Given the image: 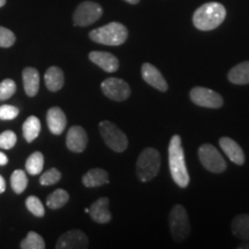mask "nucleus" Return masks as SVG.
<instances>
[{
	"label": "nucleus",
	"mask_w": 249,
	"mask_h": 249,
	"mask_svg": "<svg viewBox=\"0 0 249 249\" xmlns=\"http://www.w3.org/2000/svg\"><path fill=\"white\" fill-rule=\"evenodd\" d=\"M99 132L107 145L116 152H123L128 147V139L126 134L116 124L111 121H102L99 124Z\"/></svg>",
	"instance_id": "nucleus-5"
},
{
	"label": "nucleus",
	"mask_w": 249,
	"mask_h": 249,
	"mask_svg": "<svg viewBox=\"0 0 249 249\" xmlns=\"http://www.w3.org/2000/svg\"><path fill=\"white\" fill-rule=\"evenodd\" d=\"M18 116V108L13 105H1L0 107V119L13 120Z\"/></svg>",
	"instance_id": "nucleus-33"
},
{
	"label": "nucleus",
	"mask_w": 249,
	"mask_h": 249,
	"mask_svg": "<svg viewBox=\"0 0 249 249\" xmlns=\"http://www.w3.org/2000/svg\"><path fill=\"white\" fill-rule=\"evenodd\" d=\"M192 102L194 104L202 107L208 108H219L223 107L224 101L219 93L213 91V90L203 88V87H195L191 90Z\"/></svg>",
	"instance_id": "nucleus-9"
},
{
	"label": "nucleus",
	"mask_w": 249,
	"mask_h": 249,
	"mask_svg": "<svg viewBox=\"0 0 249 249\" xmlns=\"http://www.w3.org/2000/svg\"><path fill=\"white\" fill-rule=\"evenodd\" d=\"M103 15L102 6L93 1H83L77 6L73 15L74 26L88 27L98 21Z\"/></svg>",
	"instance_id": "nucleus-7"
},
{
	"label": "nucleus",
	"mask_w": 249,
	"mask_h": 249,
	"mask_svg": "<svg viewBox=\"0 0 249 249\" xmlns=\"http://www.w3.org/2000/svg\"><path fill=\"white\" fill-rule=\"evenodd\" d=\"M23 138L26 139L27 142H33L38 138L40 132V121L37 117L30 116L23 123L22 126Z\"/></svg>",
	"instance_id": "nucleus-23"
},
{
	"label": "nucleus",
	"mask_w": 249,
	"mask_h": 249,
	"mask_svg": "<svg viewBox=\"0 0 249 249\" xmlns=\"http://www.w3.org/2000/svg\"><path fill=\"white\" fill-rule=\"evenodd\" d=\"M61 173L57 169H50L40 176L39 183L42 186H52L60 181Z\"/></svg>",
	"instance_id": "nucleus-30"
},
{
	"label": "nucleus",
	"mask_w": 249,
	"mask_h": 249,
	"mask_svg": "<svg viewBox=\"0 0 249 249\" xmlns=\"http://www.w3.org/2000/svg\"><path fill=\"white\" fill-rule=\"evenodd\" d=\"M18 138L13 130H5L0 134V149L9 150L17 144Z\"/></svg>",
	"instance_id": "nucleus-31"
},
{
	"label": "nucleus",
	"mask_w": 249,
	"mask_h": 249,
	"mask_svg": "<svg viewBox=\"0 0 249 249\" xmlns=\"http://www.w3.org/2000/svg\"><path fill=\"white\" fill-rule=\"evenodd\" d=\"M124 1H126V2H128V4H132V5H135V4H138V2L140 1V0H124Z\"/></svg>",
	"instance_id": "nucleus-36"
},
{
	"label": "nucleus",
	"mask_w": 249,
	"mask_h": 249,
	"mask_svg": "<svg viewBox=\"0 0 249 249\" xmlns=\"http://www.w3.org/2000/svg\"><path fill=\"white\" fill-rule=\"evenodd\" d=\"M89 240L82 231L71 230L60 235L55 248L57 249H86L88 248Z\"/></svg>",
	"instance_id": "nucleus-11"
},
{
	"label": "nucleus",
	"mask_w": 249,
	"mask_h": 249,
	"mask_svg": "<svg viewBox=\"0 0 249 249\" xmlns=\"http://www.w3.org/2000/svg\"><path fill=\"white\" fill-rule=\"evenodd\" d=\"M26 207L27 209L30 211L34 216L36 217H44L45 214V209L44 205H43L42 202L37 196H29L26 200Z\"/></svg>",
	"instance_id": "nucleus-28"
},
{
	"label": "nucleus",
	"mask_w": 249,
	"mask_h": 249,
	"mask_svg": "<svg viewBox=\"0 0 249 249\" xmlns=\"http://www.w3.org/2000/svg\"><path fill=\"white\" fill-rule=\"evenodd\" d=\"M170 230L174 241L182 242L191 232L188 213L182 205H174L170 213Z\"/></svg>",
	"instance_id": "nucleus-6"
},
{
	"label": "nucleus",
	"mask_w": 249,
	"mask_h": 249,
	"mask_svg": "<svg viewBox=\"0 0 249 249\" xmlns=\"http://www.w3.org/2000/svg\"><path fill=\"white\" fill-rule=\"evenodd\" d=\"M169 165L173 181L181 188L189 185V174L187 171L185 152L181 145V138L173 135L169 144Z\"/></svg>",
	"instance_id": "nucleus-1"
},
{
	"label": "nucleus",
	"mask_w": 249,
	"mask_h": 249,
	"mask_svg": "<svg viewBox=\"0 0 249 249\" xmlns=\"http://www.w3.org/2000/svg\"><path fill=\"white\" fill-rule=\"evenodd\" d=\"M44 167V156L42 152H33L26 161V170L31 176H37L43 171Z\"/></svg>",
	"instance_id": "nucleus-25"
},
{
	"label": "nucleus",
	"mask_w": 249,
	"mask_h": 249,
	"mask_svg": "<svg viewBox=\"0 0 249 249\" xmlns=\"http://www.w3.org/2000/svg\"><path fill=\"white\" fill-rule=\"evenodd\" d=\"M108 207H110V201L107 197H101L93 202L91 207L89 208L90 217L93 222L98 224H107L110 222L112 214Z\"/></svg>",
	"instance_id": "nucleus-16"
},
{
	"label": "nucleus",
	"mask_w": 249,
	"mask_h": 249,
	"mask_svg": "<svg viewBox=\"0 0 249 249\" xmlns=\"http://www.w3.org/2000/svg\"><path fill=\"white\" fill-rule=\"evenodd\" d=\"M68 200H70V194L65 189L59 188L46 197V205L52 210L60 209L65 204H67Z\"/></svg>",
	"instance_id": "nucleus-24"
},
{
	"label": "nucleus",
	"mask_w": 249,
	"mask_h": 249,
	"mask_svg": "<svg viewBox=\"0 0 249 249\" xmlns=\"http://www.w3.org/2000/svg\"><path fill=\"white\" fill-rule=\"evenodd\" d=\"M102 91L112 101L123 102L130 96V88L126 81L118 77H108L101 85Z\"/></svg>",
	"instance_id": "nucleus-10"
},
{
	"label": "nucleus",
	"mask_w": 249,
	"mask_h": 249,
	"mask_svg": "<svg viewBox=\"0 0 249 249\" xmlns=\"http://www.w3.org/2000/svg\"><path fill=\"white\" fill-rule=\"evenodd\" d=\"M226 18V9L219 2H207L195 11L193 23L198 30L209 31L216 29Z\"/></svg>",
	"instance_id": "nucleus-2"
},
{
	"label": "nucleus",
	"mask_w": 249,
	"mask_h": 249,
	"mask_svg": "<svg viewBox=\"0 0 249 249\" xmlns=\"http://www.w3.org/2000/svg\"><path fill=\"white\" fill-rule=\"evenodd\" d=\"M238 248H239V249H249V244H244V245L239 246Z\"/></svg>",
	"instance_id": "nucleus-37"
},
{
	"label": "nucleus",
	"mask_w": 249,
	"mask_h": 249,
	"mask_svg": "<svg viewBox=\"0 0 249 249\" xmlns=\"http://www.w3.org/2000/svg\"><path fill=\"white\" fill-rule=\"evenodd\" d=\"M11 186L15 194H22L28 186L26 172L22 170H15L11 176Z\"/></svg>",
	"instance_id": "nucleus-26"
},
{
	"label": "nucleus",
	"mask_w": 249,
	"mask_h": 249,
	"mask_svg": "<svg viewBox=\"0 0 249 249\" xmlns=\"http://www.w3.org/2000/svg\"><path fill=\"white\" fill-rule=\"evenodd\" d=\"M44 81L46 88H48L50 91H59V90L64 87L65 83L64 71H62L59 67H50L45 73Z\"/></svg>",
	"instance_id": "nucleus-19"
},
{
	"label": "nucleus",
	"mask_w": 249,
	"mask_h": 249,
	"mask_svg": "<svg viewBox=\"0 0 249 249\" xmlns=\"http://www.w3.org/2000/svg\"><path fill=\"white\" fill-rule=\"evenodd\" d=\"M20 247L22 249H44L45 242L38 233L30 231L26 238L21 241Z\"/></svg>",
	"instance_id": "nucleus-27"
},
{
	"label": "nucleus",
	"mask_w": 249,
	"mask_h": 249,
	"mask_svg": "<svg viewBox=\"0 0 249 249\" xmlns=\"http://www.w3.org/2000/svg\"><path fill=\"white\" fill-rule=\"evenodd\" d=\"M17 92V83L12 79H5L0 82V101L11 98Z\"/></svg>",
	"instance_id": "nucleus-29"
},
{
	"label": "nucleus",
	"mask_w": 249,
	"mask_h": 249,
	"mask_svg": "<svg viewBox=\"0 0 249 249\" xmlns=\"http://www.w3.org/2000/svg\"><path fill=\"white\" fill-rule=\"evenodd\" d=\"M233 234L241 240H249V214H238L232 220Z\"/></svg>",
	"instance_id": "nucleus-22"
},
{
	"label": "nucleus",
	"mask_w": 249,
	"mask_h": 249,
	"mask_svg": "<svg viewBox=\"0 0 249 249\" xmlns=\"http://www.w3.org/2000/svg\"><path fill=\"white\" fill-rule=\"evenodd\" d=\"M90 39L103 45L118 46L124 44L128 37V30L119 22H111L107 26L93 29L89 34Z\"/></svg>",
	"instance_id": "nucleus-3"
},
{
	"label": "nucleus",
	"mask_w": 249,
	"mask_h": 249,
	"mask_svg": "<svg viewBox=\"0 0 249 249\" xmlns=\"http://www.w3.org/2000/svg\"><path fill=\"white\" fill-rule=\"evenodd\" d=\"M160 156L154 148H145L138 158L136 174L141 181L152 180L160 172Z\"/></svg>",
	"instance_id": "nucleus-4"
},
{
	"label": "nucleus",
	"mask_w": 249,
	"mask_h": 249,
	"mask_svg": "<svg viewBox=\"0 0 249 249\" xmlns=\"http://www.w3.org/2000/svg\"><path fill=\"white\" fill-rule=\"evenodd\" d=\"M230 82L234 85H248L249 83V61L238 64L229 71Z\"/></svg>",
	"instance_id": "nucleus-21"
},
{
	"label": "nucleus",
	"mask_w": 249,
	"mask_h": 249,
	"mask_svg": "<svg viewBox=\"0 0 249 249\" xmlns=\"http://www.w3.org/2000/svg\"><path fill=\"white\" fill-rule=\"evenodd\" d=\"M141 74L143 80H144L148 85L154 87V88L160 90V91H166L167 88H169L166 80H165L164 76L161 75L160 70H157L154 65L149 64V62L143 64V66L141 68Z\"/></svg>",
	"instance_id": "nucleus-13"
},
{
	"label": "nucleus",
	"mask_w": 249,
	"mask_h": 249,
	"mask_svg": "<svg viewBox=\"0 0 249 249\" xmlns=\"http://www.w3.org/2000/svg\"><path fill=\"white\" fill-rule=\"evenodd\" d=\"M46 123H48L50 132L54 134V135H60V134L64 133L65 128H66V114L64 113V111L60 107H51L48 111V113H46Z\"/></svg>",
	"instance_id": "nucleus-14"
},
{
	"label": "nucleus",
	"mask_w": 249,
	"mask_h": 249,
	"mask_svg": "<svg viewBox=\"0 0 249 249\" xmlns=\"http://www.w3.org/2000/svg\"><path fill=\"white\" fill-rule=\"evenodd\" d=\"M82 182L88 188L107 185L108 183V174L103 169H92L83 176Z\"/></svg>",
	"instance_id": "nucleus-20"
},
{
	"label": "nucleus",
	"mask_w": 249,
	"mask_h": 249,
	"mask_svg": "<svg viewBox=\"0 0 249 249\" xmlns=\"http://www.w3.org/2000/svg\"><path fill=\"white\" fill-rule=\"evenodd\" d=\"M88 144V135L81 126L71 127L67 133L66 145L71 152H82Z\"/></svg>",
	"instance_id": "nucleus-12"
},
{
	"label": "nucleus",
	"mask_w": 249,
	"mask_h": 249,
	"mask_svg": "<svg viewBox=\"0 0 249 249\" xmlns=\"http://www.w3.org/2000/svg\"><path fill=\"white\" fill-rule=\"evenodd\" d=\"M6 191V181L4 177L0 176V194H2Z\"/></svg>",
	"instance_id": "nucleus-35"
},
{
	"label": "nucleus",
	"mask_w": 249,
	"mask_h": 249,
	"mask_svg": "<svg viewBox=\"0 0 249 249\" xmlns=\"http://www.w3.org/2000/svg\"><path fill=\"white\" fill-rule=\"evenodd\" d=\"M89 59L93 64L101 67L103 71H107V73H113L118 71L119 68V60L116 55L108 52L102 51H92L89 53Z\"/></svg>",
	"instance_id": "nucleus-15"
},
{
	"label": "nucleus",
	"mask_w": 249,
	"mask_h": 249,
	"mask_svg": "<svg viewBox=\"0 0 249 249\" xmlns=\"http://www.w3.org/2000/svg\"><path fill=\"white\" fill-rule=\"evenodd\" d=\"M219 145L230 160L236 165H242L245 163V154L240 145L234 140L230 138H222L219 140Z\"/></svg>",
	"instance_id": "nucleus-17"
},
{
	"label": "nucleus",
	"mask_w": 249,
	"mask_h": 249,
	"mask_svg": "<svg viewBox=\"0 0 249 249\" xmlns=\"http://www.w3.org/2000/svg\"><path fill=\"white\" fill-rule=\"evenodd\" d=\"M17 37L12 30L5 27H0V48H11L14 45Z\"/></svg>",
	"instance_id": "nucleus-32"
},
{
	"label": "nucleus",
	"mask_w": 249,
	"mask_h": 249,
	"mask_svg": "<svg viewBox=\"0 0 249 249\" xmlns=\"http://www.w3.org/2000/svg\"><path fill=\"white\" fill-rule=\"evenodd\" d=\"M8 163V157L6 156L4 152H0V166H2V165H6Z\"/></svg>",
	"instance_id": "nucleus-34"
},
{
	"label": "nucleus",
	"mask_w": 249,
	"mask_h": 249,
	"mask_svg": "<svg viewBox=\"0 0 249 249\" xmlns=\"http://www.w3.org/2000/svg\"><path fill=\"white\" fill-rule=\"evenodd\" d=\"M5 5H6V0H0V8Z\"/></svg>",
	"instance_id": "nucleus-38"
},
{
	"label": "nucleus",
	"mask_w": 249,
	"mask_h": 249,
	"mask_svg": "<svg viewBox=\"0 0 249 249\" xmlns=\"http://www.w3.org/2000/svg\"><path fill=\"white\" fill-rule=\"evenodd\" d=\"M198 158L205 169L213 173H222L227 167L220 152L209 143H204L198 149Z\"/></svg>",
	"instance_id": "nucleus-8"
},
{
	"label": "nucleus",
	"mask_w": 249,
	"mask_h": 249,
	"mask_svg": "<svg viewBox=\"0 0 249 249\" xmlns=\"http://www.w3.org/2000/svg\"><path fill=\"white\" fill-rule=\"evenodd\" d=\"M24 91L29 97H35L39 90V73L36 68L26 67L22 71Z\"/></svg>",
	"instance_id": "nucleus-18"
}]
</instances>
